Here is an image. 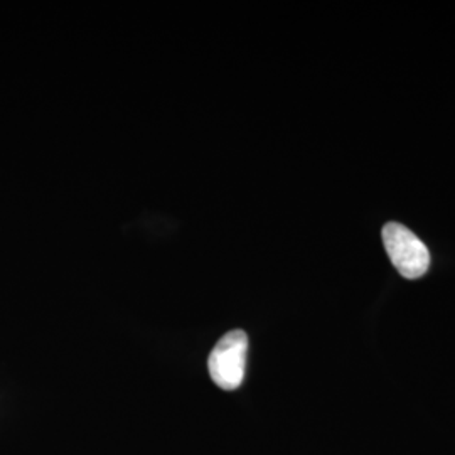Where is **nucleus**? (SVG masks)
<instances>
[{
	"mask_svg": "<svg viewBox=\"0 0 455 455\" xmlns=\"http://www.w3.org/2000/svg\"><path fill=\"white\" fill-rule=\"evenodd\" d=\"M383 243L398 274L408 280L425 275L430 268V251L422 240L400 223L383 227Z\"/></svg>",
	"mask_w": 455,
	"mask_h": 455,
	"instance_id": "obj_1",
	"label": "nucleus"
},
{
	"mask_svg": "<svg viewBox=\"0 0 455 455\" xmlns=\"http://www.w3.org/2000/svg\"><path fill=\"white\" fill-rule=\"evenodd\" d=\"M248 355V338L242 329L225 334L208 358V370L212 381L221 390H236L243 383Z\"/></svg>",
	"mask_w": 455,
	"mask_h": 455,
	"instance_id": "obj_2",
	"label": "nucleus"
}]
</instances>
